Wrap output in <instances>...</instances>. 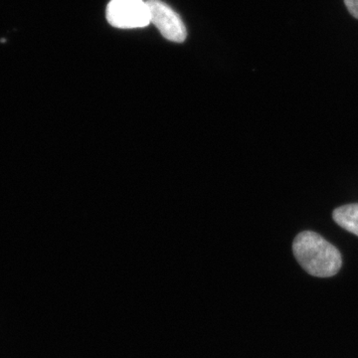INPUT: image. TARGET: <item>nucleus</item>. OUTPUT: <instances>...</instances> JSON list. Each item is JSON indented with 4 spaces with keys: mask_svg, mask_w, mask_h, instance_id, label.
Segmentation results:
<instances>
[{
    "mask_svg": "<svg viewBox=\"0 0 358 358\" xmlns=\"http://www.w3.org/2000/svg\"><path fill=\"white\" fill-rule=\"evenodd\" d=\"M293 251L303 270L315 277H333L343 265L336 247L313 231H303L294 238Z\"/></svg>",
    "mask_w": 358,
    "mask_h": 358,
    "instance_id": "nucleus-1",
    "label": "nucleus"
},
{
    "mask_svg": "<svg viewBox=\"0 0 358 358\" xmlns=\"http://www.w3.org/2000/svg\"><path fill=\"white\" fill-rule=\"evenodd\" d=\"M107 20L110 25L121 29L145 27L150 23L147 1L112 0L107 7Z\"/></svg>",
    "mask_w": 358,
    "mask_h": 358,
    "instance_id": "nucleus-2",
    "label": "nucleus"
},
{
    "mask_svg": "<svg viewBox=\"0 0 358 358\" xmlns=\"http://www.w3.org/2000/svg\"><path fill=\"white\" fill-rule=\"evenodd\" d=\"M150 22L157 26L162 36L173 42H183L186 28L180 17L162 0H148Z\"/></svg>",
    "mask_w": 358,
    "mask_h": 358,
    "instance_id": "nucleus-3",
    "label": "nucleus"
},
{
    "mask_svg": "<svg viewBox=\"0 0 358 358\" xmlns=\"http://www.w3.org/2000/svg\"><path fill=\"white\" fill-rule=\"evenodd\" d=\"M334 222L358 237V203L343 205L334 211Z\"/></svg>",
    "mask_w": 358,
    "mask_h": 358,
    "instance_id": "nucleus-4",
    "label": "nucleus"
},
{
    "mask_svg": "<svg viewBox=\"0 0 358 358\" xmlns=\"http://www.w3.org/2000/svg\"><path fill=\"white\" fill-rule=\"evenodd\" d=\"M345 3L352 16L358 18V0H345Z\"/></svg>",
    "mask_w": 358,
    "mask_h": 358,
    "instance_id": "nucleus-5",
    "label": "nucleus"
}]
</instances>
